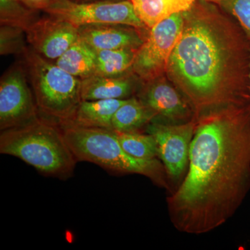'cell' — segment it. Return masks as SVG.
Segmentation results:
<instances>
[{
  "instance_id": "obj_1",
  "label": "cell",
  "mask_w": 250,
  "mask_h": 250,
  "mask_svg": "<svg viewBox=\"0 0 250 250\" xmlns=\"http://www.w3.org/2000/svg\"><path fill=\"white\" fill-rule=\"evenodd\" d=\"M185 178L167 198L179 231L210 232L231 218L250 190V103L195 118Z\"/></svg>"
},
{
  "instance_id": "obj_2",
  "label": "cell",
  "mask_w": 250,
  "mask_h": 250,
  "mask_svg": "<svg viewBox=\"0 0 250 250\" xmlns=\"http://www.w3.org/2000/svg\"><path fill=\"white\" fill-rule=\"evenodd\" d=\"M183 16L166 75L195 118L215 108L250 103V39L241 25L214 3L202 0Z\"/></svg>"
},
{
  "instance_id": "obj_3",
  "label": "cell",
  "mask_w": 250,
  "mask_h": 250,
  "mask_svg": "<svg viewBox=\"0 0 250 250\" xmlns=\"http://www.w3.org/2000/svg\"><path fill=\"white\" fill-rule=\"evenodd\" d=\"M77 161H88L121 173L139 174L159 187L168 188V175L157 159L141 160L130 156L121 146L116 131L87 127L70 121L58 123Z\"/></svg>"
},
{
  "instance_id": "obj_4",
  "label": "cell",
  "mask_w": 250,
  "mask_h": 250,
  "mask_svg": "<svg viewBox=\"0 0 250 250\" xmlns=\"http://www.w3.org/2000/svg\"><path fill=\"white\" fill-rule=\"evenodd\" d=\"M0 152L19 158L42 173L53 177H68L77 161L58 123L40 118L1 131Z\"/></svg>"
},
{
  "instance_id": "obj_5",
  "label": "cell",
  "mask_w": 250,
  "mask_h": 250,
  "mask_svg": "<svg viewBox=\"0 0 250 250\" xmlns=\"http://www.w3.org/2000/svg\"><path fill=\"white\" fill-rule=\"evenodd\" d=\"M20 57L39 111L57 123L70 121L82 101V80L44 58L29 45Z\"/></svg>"
},
{
  "instance_id": "obj_6",
  "label": "cell",
  "mask_w": 250,
  "mask_h": 250,
  "mask_svg": "<svg viewBox=\"0 0 250 250\" xmlns=\"http://www.w3.org/2000/svg\"><path fill=\"white\" fill-rule=\"evenodd\" d=\"M76 27L94 24H123L149 30L141 21L130 0H100L78 2L60 0L43 11Z\"/></svg>"
},
{
  "instance_id": "obj_7",
  "label": "cell",
  "mask_w": 250,
  "mask_h": 250,
  "mask_svg": "<svg viewBox=\"0 0 250 250\" xmlns=\"http://www.w3.org/2000/svg\"><path fill=\"white\" fill-rule=\"evenodd\" d=\"M184 24L183 13L172 15L149 29L136 52L132 72L142 82L166 75L169 59Z\"/></svg>"
},
{
  "instance_id": "obj_8",
  "label": "cell",
  "mask_w": 250,
  "mask_h": 250,
  "mask_svg": "<svg viewBox=\"0 0 250 250\" xmlns=\"http://www.w3.org/2000/svg\"><path fill=\"white\" fill-rule=\"evenodd\" d=\"M22 61L15 62L0 80V129H12L39 118L34 93Z\"/></svg>"
},
{
  "instance_id": "obj_9",
  "label": "cell",
  "mask_w": 250,
  "mask_h": 250,
  "mask_svg": "<svg viewBox=\"0 0 250 250\" xmlns=\"http://www.w3.org/2000/svg\"><path fill=\"white\" fill-rule=\"evenodd\" d=\"M195 126V118L183 124L151 122L147 125V133L154 136L157 143L159 156L169 178L177 180L185 172Z\"/></svg>"
},
{
  "instance_id": "obj_10",
  "label": "cell",
  "mask_w": 250,
  "mask_h": 250,
  "mask_svg": "<svg viewBox=\"0 0 250 250\" xmlns=\"http://www.w3.org/2000/svg\"><path fill=\"white\" fill-rule=\"evenodd\" d=\"M136 97L154 113L155 118L152 122L177 125L195 118L187 100L166 75L142 82Z\"/></svg>"
},
{
  "instance_id": "obj_11",
  "label": "cell",
  "mask_w": 250,
  "mask_h": 250,
  "mask_svg": "<svg viewBox=\"0 0 250 250\" xmlns=\"http://www.w3.org/2000/svg\"><path fill=\"white\" fill-rule=\"evenodd\" d=\"M25 34L31 48L49 61L57 60L80 39L78 27L49 14L38 18Z\"/></svg>"
},
{
  "instance_id": "obj_12",
  "label": "cell",
  "mask_w": 250,
  "mask_h": 250,
  "mask_svg": "<svg viewBox=\"0 0 250 250\" xmlns=\"http://www.w3.org/2000/svg\"><path fill=\"white\" fill-rule=\"evenodd\" d=\"M78 31L80 39L95 51L139 49L148 35L132 26L109 23L82 25Z\"/></svg>"
},
{
  "instance_id": "obj_13",
  "label": "cell",
  "mask_w": 250,
  "mask_h": 250,
  "mask_svg": "<svg viewBox=\"0 0 250 250\" xmlns=\"http://www.w3.org/2000/svg\"><path fill=\"white\" fill-rule=\"evenodd\" d=\"M142 81L133 72L117 77L94 75L82 80V100H126L137 95Z\"/></svg>"
},
{
  "instance_id": "obj_14",
  "label": "cell",
  "mask_w": 250,
  "mask_h": 250,
  "mask_svg": "<svg viewBox=\"0 0 250 250\" xmlns=\"http://www.w3.org/2000/svg\"><path fill=\"white\" fill-rule=\"evenodd\" d=\"M126 100H82L69 121L87 127L112 129L113 116Z\"/></svg>"
},
{
  "instance_id": "obj_15",
  "label": "cell",
  "mask_w": 250,
  "mask_h": 250,
  "mask_svg": "<svg viewBox=\"0 0 250 250\" xmlns=\"http://www.w3.org/2000/svg\"><path fill=\"white\" fill-rule=\"evenodd\" d=\"M145 25L150 29L172 15L192 7L196 0H130Z\"/></svg>"
},
{
  "instance_id": "obj_16",
  "label": "cell",
  "mask_w": 250,
  "mask_h": 250,
  "mask_svg": "<svg viewBox=\"0 0 250 250\" xmlns=\"http://www.w3.org/2000/svg\"><path fill=\"white\" fill-rule=\"evenodd\" d=\"M54 63L74 77L83 80L95 75L96 53L80 38Z\"/></svg>"
},
{
  "instance_id": "obj_17",
  "label": "cell",
  "mask_w": 250,
  "mask_h": 250,
  "mask_svg": "<svg viewBox=\"0 0 250 250\" xmlns=\"http://www.w3.org/2000/svg\"><path fill=\"white\" fill-rule=\"evenodd\" d=\"M155 118L149 109L136 96L126 99L118 108L112 119V129L121 132L137 131Z\"/></svg>"
},
{
  "instance_id": "obj_18",
  "label": "cell",
  "mask_w": 250,
  "mask_h": 250,
  "mask_svg": "<svg viewBox=\"0 0 250 250\" xmlns=\"http://www.w3.org/2000/svg\"><path fill=\"white\" fill-rule=\"evenodd\" d=\"M139 49L123 48L95 51V75L117 77L132 72L136 52Z\"/></svg>"
},
{
  "instance_id": "obj_19",
  "label": "cell",
  "mask_w": 250,
  "mask_h": 250,
  "mask_svg": "<svg viewBox=\"0 0 250 250\" xmlns=\"http://www.w3.org/2000/svg\"><path fill=\"white\" fill-rule=\"evenodd\" d=\"M115 131L122 147L130 156L141 160H152L159 156L157 143L152 135Z\"/></svg>"
},
{
  "instance_id": "obj_20",
  "label": "cell",
  "mask_w": 250,
  "mask_h": 250,
  "mask_svg": "<svg viewBox=\"0 0 250 250\" xmlns=\"http://www.w3.org/2000/svg\"><path fill=\"white\" fill-rule=\"evenodd\" d=\"M35 11L21 0H0V23L20 28L26 31L39 18Z\"/></svg>"
},
{
  "instance_id": "obj_21",
  "label": "cell",
  "mask_w": 250,
  "mask_h": 250,
  "mask_svg": "<svg viewBox=\"0 0 250 250\" xmlns=\"http://www.w3.org/2000/svg\"><path fill=\"white\" fill-rule=\"evenodd\" d=\"M25 31L20 28L1 25L0 28V54L22 55L27 48Z\"/></svg>"
},
{
  "instance_id": "obj_22",
  "label": "cell",
  "mask_w": 250,
  "mask_h": 250,
  "mask_svg": "<svg viewBox=\"0 0 250 250\" xmlns=\"http://www.w3.org/2000/svg\"><path fill=\"white\" fill-rule=\"evenodd\" d=\"M218 5L236 20L250 39V0H220Z\"/></svg>"
},
{
  "instance_id": "obj_23",
  "label": "cell",
  "mask_w": 250,
  "mask_h": 250,
  "mask_svg": "<svg viewBox=\"0 0 250 250\" xmlns=\"http://www.w3.org/2000/svg\"><path fill=\"white\" fill-rule=\"evenodd\" d=\"M31 9L37 11H44L60 0H21Z\"/></svg>"
},
{
  "instance_id": "obj_24",
  "label": "cell",
  "mask_w": 250,
  "mask_h": 250,
  "mask_svg": "<svg viewBox=\"0 0 250 250\" xmlns=\"http://www.w3.org/2000/svg\"><path fill=\"white\" fill-rule=\"evenodd\" d=\"M202 1H208V2L214 3V4H218L220 2V0H202Z\"/></svg>"
},
{
  "instance_id": "obj_25",
  "label": "cell",
  "mask_w": 250,
  "mask_h": 250,
  "mask_svg": "<svg viewBox=\"0 0 250 250\" xmlns=\"http://www.w3.org/2000/svg\"><path fill=\"white\" fill-rule=\"evenodd\" d=\"M72 1H78V2H84V1H100V0H72Z\"/></svg>"
}]
</instances>
